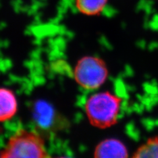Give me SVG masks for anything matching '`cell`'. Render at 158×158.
<instances>
[{"mask_svg": "<svg viewBox=\"0 0 158 158\" xmlns=\"http://www.w3.org/2000/svg\"><path fill=\"white\" fill-rule=\"evenodd\" d=\"M122 100L110 92L94 94L85 103L88 120L94 127L107 128L116 124L121 110Z\"/></svg>", "mask_w": 158, "mask_h": 158, "instance_id": "1", "label": "cell"}, {"mask_svg": "<svg viewBox=\"0 0 158 158\" xmlns=\"http://www.w3.org/2000/svg\"><path fill=\"white\" fill-rule=\"evenodd\" d=\"M0 158H49L45 142L37 133L21 129L9 138Z\"/></svg>", "mask_w": 158, "mask_h": 158, "instance_id": "2", "label": "cell"}, {"mask_svg": "<svg viewBox=\"0 0 158 158\" xmlns=\"http://www.w3.org/2000/svg\"><path fill=\"white\" fill-rule=\"evenodd\" d=\"M105 61L94 56H85L78 60L74 77L79 85L86 90H95L103 85L108 77Z\"/></svg>", "mask_w": 158, "mask_h": 158, "instance_id": "3", "label": "cell"}, {"mask_svg": "<svg viewBox=\"0 0 158 158\" xmlns=\"http://www.w3.org/2000/svg\"><path fill=\"white\" fill-rule=\"evenodd\" d=\"M94 158H128V151L121 140L107 138L96 146Z\"/></svg>", "mask_w": 158, "mask_h": 158, "instance_id": "4", "label": "cell"}, {"mask_svg": "<svg viewBox=\"0 0 158 158\" xmlns=\"http://www.w3.org/2000/svg\"><path fill=\"white\" fill-rule=\"evenodd\" d=\"M32 115L37 125L44 130L52 128L56 121V115L53 107L42 100L34 103Z\"/></svg>", "mask_w": 158, "mask_h": 158, "instance_id": "5", "label": "cell"}, {"mask_svg": "<svg viewBox=\"0 0 158 158\" xmlns=\"http://www.w3.org/2000/svg\"><path fill=\"white\" fill-rule=\"evenodd\" d=\"M17 101L14 93L7 88H0V122L11 118L17 111Z\"/></svg>", "mask_w": 158, "mask_h": 158, "instance_id": "6", "label": "cell"}, {"mask_svg": "<svg viewBox=\"0 0 158 158\" xmlns=\"http://www.w3.org/2000/svg\"><path fill=\"white\" fill-rule=\"evenodd\" d=\"M108 0H74L78 11L86 16L99 15L104 10Z\"/></svg>", "mask_w": 158, "mask_h": 158, "instance_id": "7", "label": "cell"}, {"mask_svg": "<svg viewBox=\"0 0 158 158\" xmlns=\"http://www.w3.org/2000/svg\"><path fill=\"white\" fill-rule=\"evenodd\" d=\"M132 158H158V136L148 138L138 148Z\"/></svg>", "mask_w": 158, "mask_h": 158, "instance_id": "8", "label": "cell"}, {"mask_svg": "<svg viewBox=\"0 0 158 158\" xmlns=\"http://www.w3.org/2000/svg\"><path fill=\"white\" fill-rule=\"evenodd\" d=\"M53 158H71V157H67V156H60V157H53Z\"/></svg>", "mask_w": 158, "mask_h": 158, "instance_id": "9", "label": "cell"}]
</instances>
